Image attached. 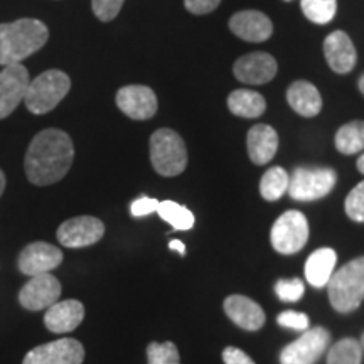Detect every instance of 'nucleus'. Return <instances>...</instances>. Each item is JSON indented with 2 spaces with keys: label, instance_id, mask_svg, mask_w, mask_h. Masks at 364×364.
<instances>
[{
  "label": "nucleus",
  "instance_id": "41",
  "mask_svg": "<svg viewBox=\"0 0 364 364\" xmlns=\"http://www.w3.org/2000/svg\"><path fill=\"white\" fill-rule=\"evenodd\" d=\"M359 344H361V348H363V351H364V334H363V338H361V341H359Z\"/></svg>",
  "mask_w": 364,
  "mask_h": 364
},
{
  "label": "nucleus",
  "instance_id": "25",
  "mask_svg": "<svg viewBox=\"0 0 364 364\" xmlns=\"http://www.w3.org/2000/svg\"><path fill=\"white\" fill-rule=\"evenodd\" d=\"M157 215L169 223L174 230L188 231L194 226V215L188 208L176 201H159Z\"/></svg>",
  "mask_w": 364,
  "mask_h": 364
},
{
  "label": "nucleus",
  "instance_id": "34",
  "mask_svg": "<svg viewBox=\"0 0 364 364\" xmlns=\"http://www.w3.org/2000/svg\"><path fill=\"white\" fill-rule=\"evenodd\" d=\"M157 208H159L157 199L142 196V198L135 199V201L132 203L130 211L134 218H144V216L152 215V213H157Z\"/></svg>",
  "mask_w": 364,
  "mask_h": 364
},
{
  "label": "nucleus",
  "instance_id": "17",
  "mask_svg": "<svg viewBox=\"0 0 364 364\" xmlns=\"http://www.w3.org/2000/svg\"><path fill=\"white\" fill-rule=\"evenodd\" d=\"M230 31L248 43H265L273 34V24L260 11H241L230 19Z\"/></svg>",
  "mask_w": 364,
  "mask_h": 364
},
{
  "label": "nucleus",
  "instance_id": "27",
  "mask_svg": "<svg viewBox=\"0 0 364 364\" xmlns=\"http://www.w3.org/2000/svg\"><path fill=\"white\" fill-rule=\"evenodd\" d=\"M361 361L363 348L353 338L338 341L327 353V364H361Z\"/></svg>",
  "mask_w": 364,
  "mask_h": 364
},
{
  "label": "nucleus",
  "instance_id": "33",
  "mask_svg": "<svg viewBox=\"0 0 364 364\" xmlns=\"http://www.w3.org/2000/svg\"><path fill=\"white\" fill-rule=\"evenodd\" d=\"M277 322L282 327H289L294 331H307L309 329V316L302 312H294V311H285L279 314Z\"/></svg>",
  "mask_w": 364,
  "mask_h": 364
},
{
  "label": "nucleus",
  "instance_id": "7",
  "mask_svg": "<svg viewBox=\"0 0 364 364\" xmlns=\"http://www.w3.org/2000/svg\"><path fill=\"white\" fill-rule=\"evenodd\" d=\"M272 247L280 255H294L306 247L309 221L300 211H287L272 226Z\"/></svg>",
  "mask_w": 364,
  "mask_h": 364
},
{
  "label": "nucleus",
  "instance_id": "12",
  "mask_svg": "<svg viewBox=\"0 0 364 364\" xmlns=\"http://www.w3.org/2000/svg\"><path fill=\"white\" fill-rule=\"evenodd\" d=\"M83 359V344L76 339L66 338L31 349L22 364H81Z\"/></svg>",
  "mask_w": 364,
  "mask_h": 364
},
{
  "label": "nucleus",
  "instance_id": "6",
  "mask_svg": "<svg viewBox=\"0 0 364 364\" xmlns=\"http://www.w3.org/2000/svg\"><path fill=\"white\" fill-rule=\"evenodd\" d=\"M338 174L331 167H297L289 176L287 193L295 201H317L334 189Z\"/></svg>",
  "mask_w": 364,
  "mask_h": 364
},
{
  "label": "nucleus",
  "instance_id": "19",
  "mask_svg": "<svg viewBox=\"0 0 364 364\" xmlns=\"http://www.w3.org/2000/svg\"><path fill=\"white\" fill-rule=\"evenodd\" d=\"M85 318V306L80 300L70 299L56 302L44 314V324L54 334L75 331Z\"/></svg>",
  "mask_w": 364,
  "mask_h": 364
},
{
  "label": "nucleus",
  "instance_id": "2",
  "mask_svg": "<svg viewBox=\"0 0 364 364\" xmlns=\"http://www.w3.org/2000/svg\"><path fill=\"white\" fill-rule=\"evenodd\" d=\"M49 31L36 19L0 24V66L21 65L48 43Z\"/></svg>",
  "mask_w": 364,
  "mask_h": 364
},
{
  "label": "nucleus",
  "instance_id": "20",
  "mask_svg": "<svg viewBox=\"0 0 364 364\" xmlns=\"http://www.w3.org/2000/svg\"><path fill=\"white\" fill-rule=\"evenodd\" d=\"M248 156L257 166H265L275 157L279 149V135L270 125L258 124L250 129L247 136Z\"/></svg>",
  "mask_w": 364,
  "mask_h": 364
},
{
  "label": "nucleus",
  "instance_id": "36",
  "mask_svg": "<svg viewBox=\"0 0 364 364\" xmlns=\"http://www.w3.org/2000/svg\"><path fill=\"white\" fill-rule=\"evenodd\" d=\"M223 361H225V364H255L253 359L247 353L241 351L238 348H233V346H230V348L223 351Z\"/></svg>",
  "mask_w": 364,
  "mask_h": 364
},
{
  "label": "nucleus",
  "instance_id": "10",
  "mask_svg": "<svg viewBox=\"0 0 364 364\" xmlns=\"http://www.w3.org/2000/svg\"><path fill=\"white\" fill-rule=\"evenodd\" d=\"M61 295V284L51 273L31 277V280L22 287L19 292V302L26 311L38 312L48 311L58 302Z\"/></svg>",
  "mask_w": 364,
  "mask_h": 364
},
{
  "label": "nucleus",
  "instance_id": "31",
  "mask_svg": "<svg viewBox=\"0 0 364 364\" xmlns=\"http://www.w3.org/2000/svg\"><path fill=\"white\" fill-rule=\"evenodd\" d=\"M304 292H306V289H304V284L300 279L279 280L275 284V294L282 302H299Z\"/></svg>",
  "mask_w": 364,
  "mask_h": 364
},
{
  "label": "nucleus",
  "instance_id": "14",
  "mask_svg": "<svg viewBox=\"0 0 364 364\" xmlns=\"http://www.w3.org/2000/svg\"><path fill=\"white\" fill-rule=\"evenodd\" d=\"M63 262V252L46 241H36L27 245L19 255L17 267L27 277L43 275L58 268Z\"/></svg>",
  "mask_w": 364,
  "mask_h": 364
},
{
  "label": "nucleus",
  "instance_id": "22",
  "mask_svg": "<svg viewBox=\"0 0 364 364\" xmlns=\"http://www.w3.org/2000/svg\"><path fill=\"white\" fill-rule=\"evenodd\" d=\"M338 262V255L332 248H318L307 258L306 277L312 287L322 289L332 277Z\"/></svg>",
  "mask_w": 364,
  "mask_h": 364
},
{
  "label": "nucleus",
  "instance_id": "21",
  "mask_svg": "<svg viewBox=\"0 0 364 364\" xmlns=\"http://www.w3.org/2000/svg\"><path fill=\"white\" fill-rule=\"evenodd\" d=\"M287 102L295 113L300 117L312 118L321 113L322 110V97L318 90L309 81H295L287 90Z\"/></svg>",
  "mask_w": 364,
  "mask_h": 364
},
{
  "label": "nucleus",
  "instance_id": "26",
  "mask_svg": "<svg viewBox=\"0 0 364 364\" xmlns=\"http://www.w3.org/2000/svg\"><path fill=\"white\" fill-rule=\"evenodd\" d=\"M289 189V174L282 167H272L260 181V194L265 201H277Z\"/></svg>",
  "mask_w": 364,
  "mask_h": 364
},
{
  "label": "nucleus",
  "instance_id": "42",
  "mask_svg": "<svg viewBox=\"0 0 364 364\" xmlns=\"http://www.w3.org/2000/svg\"><path fill=\"white\" fill-rule=\"evenodd\" d=\"M285 2H292V0H285Z\"/></svg>",
  "mask_w": 364,
  "mask_h": 364
},
{
  "label": "nucleus",
  "instance_id": "18",
  "mask_svg": "<svg viewBox=\"0 0 364 364\" xmlns=\"http://www.w3.org/2000/svg\"><path fill=\"white\" fill-rule=\"evenodd\" d=\"M226 316L245 331H258L265 324V311L245 295H230L223 304Z\"/></svg>",
  "mask_w": 364,
  "mask_h": 364
},
{
  "label": "nucleus",
  "instance_id": "1",
  "mask_svg": "<svg viewBox=\"0 0 364 364\" xmlns=\"http://www.w3.org/2000/svg\"><path fill=\"white\" fill-rule=\"evenodd\" d=\"M75 147L71 136L59 129L39 132L27 149L26 176L36 186H51L71 169Z\"/></svg>",
  "mask_w": 364,
  "mask_h": 364
},
{
  "label": "nucleus",
  "instance_id": "3",
  "mask_svg": "<svg viewBox=\"0 0 364 364\" xmlns=\"http://www.w3.org/2000/svg\"><path fill=\"white\" fill-rule=\"evenodd\" d=\"M327 292L334 311L341 314L356 311L364 300V257L354 258L332 273Z\"/></svg>",
  "mask_w": 364,
  "mask_h": 364
},
{
  "label": "nucleus",
  "instance_id": "5",
  "mask_svg": "<svg viewBox=\"0 0 364 364\" xmlns=\"http://www.w3.org/2000/svg\"><path fill=\"white\" fill-rule=\"evenodd\" d=\"M71 88V80L65 71L48 70L31 80L26 93V107L34 115H44L58 107Z\"/></svg>",
  "mask_w": 364,
  "mask_h": 364
},
{
  "label": "nucleus",
  "instance_id": "4",
  "mask_svg": "<svg viewBox=\"0 0 364 364\" xmlns=\"http://www.w3.org/2000/svg\"><path fill=\"white\" fill-rule=\"evenodd\" d=\"M150 162L157 174L179 176L188 167V149L177 132L159 129L150 136Z\"/></svg>",
  "mask_w": 364,
  "mask_h": 364
},
{
  "label": "nucleus",
  "instance_id": "24",
  "mask_svg": "<svg viewBox=\"0 0 364 364\" xmlns=\"http://www.w3.org/2000/svg\"><path fill=\"white\" fill-rule=\"evenodd\" d=\"M336 149L344 156H354L364 150V122L353 120L341 127L336 134Z\"/></svg>",
  "mask_w": 364,
  "mask_h": 364
},
{
  "label": "nucleus",
  "instance_id": "30",
  "mask_svg": "<svg viewBox=\"0 0 364 364\" xmlns=\"http://www.w3.org/2000/svg\"><path fill=\"white\" fill-rule=\"evenodd\" d=\"M346 215L353 221L364 223V181L354 188L346 198Z\"/></svg>",
  "mask_w": 364,
  "mask_h": 364
},
{
  "label": "nucleus",
  "instance_id": "28",
  "mask_svg": "<svg viewBox=\"0 0 364 364\" xmlns=\"http://www.w3.org/2000/svg\"><path fill=\"white\" fill-rule=\"evenodd\" d=\"M304 16L314 24H327L334 19L338 11V0H300Z\"/></svg>",
  "mask_w": 364,
  "mask_h": 364
},
{
  "label": "nucleus",
  "instance_id": "29",
  "mask_svg": "<svg viewBox=\"0 0 364 364\" xmlns=\"http://www.w3.org/2000/svg\"><path fill=\"white\" fill-rule=\"evenodd\" d=\"M149 364H181V356L174 343H150L147 346Z\"/></svg>",
  "mask_w": 364,
  "mask_h": 364
},
{
  "label": "nucleus",
  "instance_id": "16",
  "mask_svg": "<svg viewBox=\"0 0 364 364\" xmlns=\"http://www.w3.org/2000/svg\"><path fill=\"white\" fill-rule=\"evenodd\" d=\"M324 56L331 70L338 75L353 71L358 61V53L351 38L344 31H334L324 41Z\"/></svg>",
  "mask_w": 364,
  "mask_h": 364
},
{
  "label": "nucleus",
  "instance_id": "23",
  "mask_svg": "<svg viewBox=\"0 0 364 364\" xmlns=\"http://www.w3.org/2000/svg\"><path fill=\"white\" fill-rule=\"evenodd\" d=\"M228 108L240 118H258L265 113L267 102L257 91L236 90L228 97Z\"/></svg>",
  "mask_w": 364,
  "mask_h": 364
},
{
  "label": "nucleus",
  "instance_id": "39",
  "mask_svg": "<svg viewBox=\"0 0 364 364\" xmlns=\"http://www.w3.org/2000/svg\"><path fill=\"white\" fill-rule=\"evenodd\" d=\"M356 166H358V171L361 172V174H364V154H363L361 157L358 159V164H356Z\"/></svg>",
  "mask_w": 364,
  "mask_h": 364
},
{
  "label": "nucleus",
  "instance_id": "38",
  "mask_svg": "<svg viewBox=\"0 0 364 364\" xmlns=\"http://www.w3.org/2000/svg\"><path fill=\"white\" fill-rule=\"evenodd\" d=\"M4 189H6V176H4V172L0 171V196L4 194Z\"/></svg>",
  "mask_w": 364,
  "mask_h": 364
},
{
  "label": "nucleus",
  "instance_id": "9",
  "mask_svg": "<svg viewBox=\"0 0 364 364\" xmlns=\"http://www.w3.org/2000/svg\"><path fill=\"white\" fill-rule=\"evenodd\" d=\"M29 83V71L22 63L0 70V120L7 118L24 102Z\"/></svg>",
  "mask_w": 364,
  "mask_h": 364
},
{
  "label": "nucleus",
  "instance_id": "8",
  "mask_svg": "<svg viewBox=\"0 0 364 364\" xmlns=\"http://www.w3.org/2000/svg\"><path fill=\"white\" fill-rule=\"evenodd\" d=\"M331 344V332L324 327L304 331L297 341L285 346L280 353V364H316Z\"/></svg>",
  "mask_w": 364,
  "mask_h": 364
},
{
  "label": "nucleus",
  "instance_id": "11",
  "mask_svg": "<svg viewBox=\"0 0 364 364\" xmlns=\"http://www.w3.org/2000/svg\"><path fill=\"white\" fill-rule=\"evenodd\" d=\"M105 235V225L95 216L71 218L58 228V241L68 248H85L98 243Z\"/></svg>",
  "mask_w": 364,
  "mask_h": 364
},
{
  "label": "nucleus",
  "instance_id": "32",
  "mask_svg": "<svg viewBox=\"0 0 364 364\" xmlns=\"http://www.w3.org/2000/svg\"><path fill=\"white\" fill-rule=\"evenodd\" d=\"M125 0H91V7H93L95 16L102 22H110L118 16L122 11Z\"/></svg>",
  "mask_w": 364,
  "mask_h": 364
},
{
  "label": "nucleus",
  "instance_id": "35",
  "mask_svg": "<svg viewBox=\"0 0 364 364\" xmlns=\"http://www.w3.org/2000/svg\"><path fill=\"white\" fill-rule=\"evenodd\" d=\"M221 0H184V6L191 14L196 16H204V14H211L215 9L220 7Z\"/></svg>",
  "mask_w": 364,
  "mask_h": 364
},
{
  "label": "nucleus",
  "instance_id": "15",
  "mask_svg": "<svg viewBox=\"0 0 364 364\" xmlns=\"http://www.w3.org/2000/svg\"><path fill=\"white\" fill-rule=\"evenodd\" d=\"M233 73L236 80L247 85H265L275 78L277 61L268 53H252L241 56L235 63Z\"/></svg>",
  "mask_w": 364,
  "mask_h": 364
},
{
  "label": "nucleus",
  "instance_id": "37",
  "mask_svg": "<svg viewBox=\"0 0 364 364\" xmlns=\"http://www.w3.org/2000/svg\"><path fill=\"white\" fill-rule=\"evenodd\" d=\"M169 248L174 250V252H179V255H186V245L181 240H171Z\"/></svg>",
  "mask_w": 364,
  "mask_h": 364
},
{
  "label": "nucleus",
  "instance_id": "40",
  "mask_svg": "<svg viewBox=\"0 0 364 364\" xmlns=\"http://www.w3.org/2000/svg\"><path fill=\"white\" fill-rule=\"evenodd\" d=\"M358 86H359V91H361V93L364 95V75L361 76V78H359V81H358Z\"/></svg>",
  "mask_w": 364,
  "mask_h": 364
},
{
  "label": "nucleus",
  "instance_id": "13",
  "mask_svg": "<svg viewBox=\"0 0 364 364\" xmlns=\"http://www.w3.org/2000/svg\"><path fill=\"white\" fill-rule=\"evenodd\" d=\"M117 107L132 120H149L157 113V97L144 85H129L118 90Z\"/></svg>",
  "mask_w": 364,
  "mask_h": 364
}]
</instances>
